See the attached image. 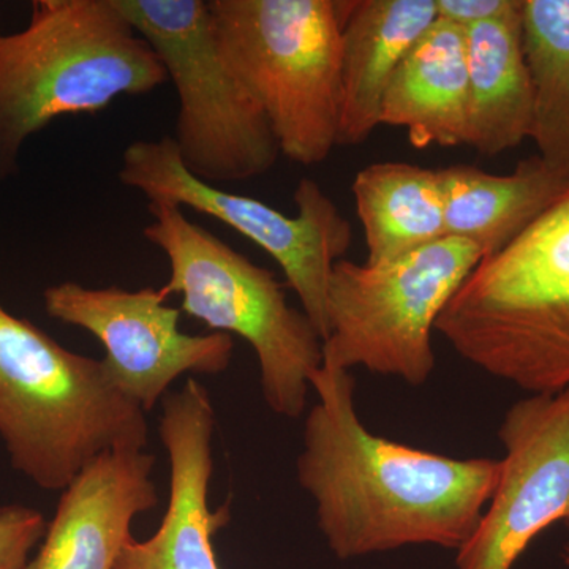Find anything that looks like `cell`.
I'll return each mask as SVG.
<instances>
[{"label":"cell","mask_w":569,"mask_h":569,"mask_svg":"<svg viewBox=\"0 0 569 569\" xmlns=\"http://www.w3.org/2000/svg\"><path fill=\"white\" fill-rule=\"evenodd\" d=\"M178 92L173 140L187 170L219 186L272 170L282 156L260 104L224 62L206 0H114Z\"/></svg>","instance_id":"obj_7"},{"label":"cell","mask_w":569,"mask_h":569,"mask_svg":"<svg viewBox=\"0 0 569 569\" xmlns=\"http://www.w3.org/2000/svg\"><path fill=\"white\" fill-rule=\"evenodd\" d=\"M500 478L485 515L458 550V569H511L553 523L569 531V388L530 395L505 415Z\"/></svg>","instance_id":"obj_11"},{"label":"cell","mask_w":569,"mask_h":569,"mask_svg":"<svg viewBox=\"0 0 569 569\" xmlns=\"http://www.w3.org/2000/svg\"><path fill=\"white\" fill-rule=\"evenodd\" d=\"M302 433L298 481L339 559L413 545L459 550L477 530L501 462L452 459L373 436L355 407L350 370L323 362Z\"/></svg>","instance_id":"obj_1"},{"label":"cell","mask_w":569,"mask_h":569,"mask_svg":"<svg viewBox=\"0 0 569 569\" xmlns=\"http://www.w3.org/2000/svg\"><path fill=\"white\" fill-rule=\"evenodd\" d=\"M522 36L533 86L530 140L569 179V0H523Z\"/></svg>","instance_id":"obj_19"},{"label":"cell","mask_w":569,"mask_h":569,"mask_svg":"<svg viewBox=\"0 0 569 569\" xmlns=\"http://www.w3.org/2000/svg\"><path fill=\"white\" fill-rule=\"evenodd\" d=\"M522 6L467 29V146L498 156L529 140L533 86L522 36Z\"/></svg>","instance_id":"obj_16"},{"label":"cell","mask_w":569,"mask_h":569,"mask_svg":"<svg viewBox=\"0 0 569 569\" xmlns=\"http://www.w3.org/2000/svg\"><path fill=\"white\" fill-rule=\"evenodd\" d=\"M0 438L18 473L62 492L97 456L146 449L149 427L103 359L67 350L0 306Z\"/></svg>","instance_id":"obj_4"},{"label":"cell","mask_w":569,"mask_h":569,"mask_svg":"<svg viewBox=\"0 0 569 569\" xmlns=\"http://www.w3.org/2000/svg\"><path fill=\"white\" fill-rule=\"evenodd\" d=\"M213 430L211 396L197 378L163 397L159 436L170 459L167 512L151 538L123 546L114 569H220L213 538L230 511L209 507Z\"/></svg>","instance_id":"obj_12"},{"label":"cell","mask_w":569,"mask_h":569,"mask_svg":"<svg viewBox=\"0 0 569 569\" xmlns=\"http://www.w3.org/2000/svg\"><path fill=\"white\" fill-rule=\"evenodd\" d=\"M340 96L337 146H359L381 126L392 77L437 20L436 0L339 2Z\"/></svg>","instance_id":"obj_14"},{"label":"cell","mask_w":569,"mask_h":569,"mask_svg":"<svg viewBox=\"0 0 569 569\" xmlns=\"http://www.w3.org/2000/svg\"><path fill=\"white\" fill-rule=\"evenodd\" d=\"M142 234L167 254V296L213 332L242 337L257 355L264 402L280 417L305 413L310 378L323 365V340L302 310L288 305L283 284L201 224L181 206L149 201Z\"/></svg>","instance_id":"obj_5"},{"label":"cell","mask_w":569,"mask_h":569,"mask_svg":"<svg viewBox=\"0 0 569 569\" xmlns=\"http://www.w3.org/2000/svg\"><path fill=\"white\" fill-rule=\"evenodd\" d=\"M436 331L470 365L529 395L569 388V190L479 261Z\"/></svg>","instance_id":"obj_3"},{"label":"cell","mask_w":569,"mask_h":569,"mask_svg":"<svg viewBox=\"0 0 569 569\" xmlns=\"http://www.w3.org/2000/svg\"><path fill=\"white\" fill-rule=\"evenodd\" d=\"M146 449L92 459L62 490L36 559L26 569H114L138 516L159 505Z\"/></svg>","instance_id":"obj_13"},{"label":"cell","mask_w":569,"mask_h":569,"mask_svg":"<svg viewBox=\"0 0 569 569\" xmlns=\"http://www.w3.org/2000/svg\"><path fill=\"white\" fill-rule=\"evenodd\" d=\"M380 122L406 129L415 148L467 144V31L436 20L400 62Z\"/></svg>","instance_id":"obj_15"},{"label":"cell","mask_w":569,"mask_h":569,"mask_svg":"<svg viewBox=\"0 0 569 569\" xmlns=\"http://www.w3.org/2000/svg\"><path fill=\"white\" fill-rule=\"evenodd\" d=\"M447 238L466 239L482 258L518 238L569 190V179L550 170L538 156L520 160L511 174L477 167L441 168Z\"/></svg>","instance_id":"obj_17"},{"label":"cell","mask_w":569,"mask_h":569,"mask_svg":"<svg viewBox=\"0 0 569 569\" xmlns=\"http://www.w3.org/2000/svg\"><path fill=\"white\" fill-rule=\"evenodd\" d=\"M168 82L114 0H36L28 26L0 32V182L24 142L62 116L93 114Z\"/></svg>","instance_id":"obj_2"},{"label":"cell","mask_w":569,"mask_h":569,"mask_svg":"<svg viewBox=\"0 0 569 569\" xmlns=\"http://www.w3.org/2000/svg\"><path fill=\"white\" fill-rule=\"evenodd\" d=\"M47 527V519L37 509L18 503L0 507V569H26Z\"/></svg>","instance_id":"obj_20"},{"label":"cell","mask_w":569,"mask_h":569,"mask_svg":"<svg viewBox=\"0 0 569 569\" xmlns=\"http://www.w3.org/2000/svg\"><path fill=\"white\" fill-rule=\"evenodd\" d=\"M119 179L149 201H170L213 217L271 254L325 342L329 279L351 244V224L320 183L299 181L293 194L298 213L288 217L263 201L198 179L182 163L173 137L132 142L123 151Z\"/></svg>","instance_id":"obj_9"},{"label":"cell","mask_w":569,"mask_h":569,"mask_svg":"<svg viewBox=\"0 0 569 569\" xmlns=\"http://www.w3.org/2000/svg\"><path fill=\"white\" fill-rule=\"evenodd\" d=\"M167 298L162 288L129 291L77 282L52 284L43 293L48 316L102 343L112 381L142 411L162 402L179 377L219 376L233 358V337L182 332L181 310L164 305Z\"/></svg>","instance_id":"obj_10"},{"label":"cell","mask_w":569,"mask_h":569,"mask_svg":"<svg viewBox=\"0 0 569 569\" xmlns=\"http://www.w3.org/2000/svg\"><path fill=\"white\" fill-rule=\"evenodd\" d=\"M351 190L365 230L366 264L392 263L447 238L438 170L373 163L356 174Z\"/></svg>","instance_id":"obj_18"},{"label":"cell","mask_w":569,"mask_h":569,"mask_svg":"<svg viewBox=\"0 0 569 569\" xmlns=\"http://www.w3.org/2000/svg\"><path fill=\"white\" fill-rule=\"evenodd\" d=\"M437 18L470 29L479 22L496 20L519 6L520 0H436Z\"/></svg>","instance_id":"obj_21"},{"label":"cell","mask_w":569,"mask_h":569,"mask_svg":"<svg viewBox=\"0 0 569 569\" xmlns=\"http://www.w3.org/2000/svg\"><path fill=\"white\" fill-rule=\"evenodd\" d=\"M224 62L260 104L280 152L325 162L337 146L340 96L339 2L209 0Z\"/></svg>","instance_id":"obj_6"},{"label":"cell","mask_w":569,"mask_h":569,"mask_svg":"<svg viewBox=\"0 0 569 569\" xmlns=\"http://www.w3.org/2000/svg\"><path fill=\"white\" fill-rule=\"evenodd\" d=\"M481 260L477 246L445 238L388 264L337 261L326 299L323 362L421 387L436 369L438 317Z\"/></svg>","instance_id":"obj_8"}]
</instances>
